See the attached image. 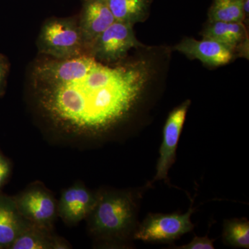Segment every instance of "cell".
<instances>
[{
	"mask_svg": "<svg viewBox=\"0 0 249 249\" xmlns=\"http://www.w3.org/2000/svg\"><path fill=\"white\" fill-rule=\"evenodd\" d=\"M145 62L109 66L89 54L36 62L31 74L36 107L53 132L86 142L127 119L148 80Z\"/></svg>",
	"mask_w": 249,
	"mask_h": 249,
	"instance_id": "obj_1",
	"label": "cell"
},
{
	"mask_svg": "<svg viewBox=\"0 0 249 249\" xmlns=\"http://www.w3.org/2000/svg\"><path fill=\"white\" fill-rule=\"evenodd\" d=\"M86 219L96 240L124 244L133 238L138 227L136 196L126 191H98L97 201Z\"/></svg>",
	"mask_w": 249,
	"mask_h": 249,
	"instance_id": "obj_2",
	"label": "cell"
},
{
	"mask_svg": "<svg viewBox=\"0 0 249 249\" xmlns=\"http://www.w3.org/2000/svg\"><path fill=\"white\" fill-rule=\"evenodd\" d=\"M41 54L66 60L88 54L77 16L46 19L37 40Z\"/></svg>",
	"mask_w": 249,
	"mask_h": 249,
	"instance_id": "obj_3",
	"label": "cell"
},
{
	"mask_svg": "<svg viewBox=\"0 0 249 249\" xmlns=\"http://www.w3.org/2000/svg\"><path fill=\"white\" fill-rule=\"evenodd\" d=\"M19 213L34 225L53 229L58 216V201L43 183H31L17 196H13Z\"/></svg>",
	"mask_w": 249,
	"mask_h": 249,
	"instance_id": "obj_4",
	"label": "cell"
},
{
	"mask_svg": "<svg viewBox=\"0 0 249 249\" xmlns=\"http://www.w3.org/2000/svg\"><path fill=\"white\" fill-rule=\"evenodd\" d=\"M133 26L115 21L93 41L88 54L107 65L124 60L131 49L142 47L136 37Z\"/></svg>",
	"mask_w": 249,
	"mask_h": 249,
	"instance_id": "obj_5",
	"label": "cell"
},
{
	"mask_svg": "<svg viewBox=\"0 0 249 249\" xmlns=\"http://www.w3.org/2000/svg\"><path fill=\"white\" fill-rule=\"evenodd\" d=\"M193 213L191 207L183 214H149L137 227L133 239L146 242H173L193 231Z\"/></svg>",
	"mask_w": 249,
	"mask_h": 249,
	"instance_id": "obj_6",
	"label": "cell"
},
{
	"mask_svg": "<svg viewBox=\"0 0 249 249\" xmlns=\"http://www.w3.org/2000/svg\"><path fill=\"white\" fill-rule=\"evenodd\" d=\"M191 101L187 100L170 113L163 132V141L160 149V158L153 181L168 179V171L175 163L176 151L187 111Z\"/></svg>",
	"mask_w": 249,
	"mask_h": 249,
	"instance_id": "obj_7",
	"label": "cell"
},
{
	"mask_svg": "<svg viewBox=\"0 0 249 249\" xmlns=\"http://www.w3.org/2000/svg\"><path fill=\"white\" fill-rule=\"evenodd\" d=\"M98 192L77 183L62 192L58 201V216L67 225L73 226L86 219L92 211Z\"/></svg>",
	"mask_w": 249,
	"mask_h": 249,
	"instance_id": "obj_8",
	"label": "cell"
},
{
	"mask_svg": "<svg viewBox=\"0 0 249 249\" xmlns=\"http://www.w3.org/2000/svg\"><path fill=\"white\" fill-rule=\"evenodd\" d=\"M78 18L87 53L93 41L116 21L106 0H83Z\"/></svg>",
	"mask_w": 249,
	"mask_h": 249,
	"instance_id": "obj_9",
	"label": "cell"
},
{
	"mask_svg": "<svg viewBox=\"0 0 249 249\" xmlns=\"http://www.w3.org/2000/svg\"><path fill=\"white\" fill-rule=\"evenodd\" d=\"M173 49L192 60L196 59L212 67L227 65L235 56V52L231 49L209 39L197 40L193 37H185Z\"/></svg>",
	"mask_w": 249,
	"mask_h": 249,
	"instance_id": "obj_10",
	"label": "cell"
},
{
	"mask_svg": "<svg viewBox=\"0 0 249 249\" xmlns=\"http://www.w3.org/2000/svg\"><path fill=\"white\" fill-rule=\"evenodd\" d=\"M71 246L65 239L55 235L53 229L28 224L10 246V249H67Z\"/></svg>",
	"mask_w": 249,
	"mask_h": 249,
	"instance_id": "obj_11",
	"label": "cell"
},
{
	"mask_svg": "<svg viewBox=\"0 0 249 249\" xmlns=\"http://www.w3.org/2000/svg\"><path fill=\"white\" fill-rule=\"evenodd\" d=\"M29 224L18 211L13 196L0 193V248L9 249Z\"/></svg>",
	"mask_w": 249,
	"mask_h": 249,
	"instance_id": "obj_12",
	"label": "cell"
},
{
	"mask_svg": "<svg viewBox=\"0 0 249 249\" xmlns=\"http://www.w3.org/2000/svg\"><path fill=\"white\" fill-rule=\"evenodd\" d=\"M202 36L203 38L219 42L234 52L248 42L247 29L242 22H209Z\"/></svg>",
	"mask_w": 249,
	"mask_h": 249,
	"instance_id": "obj_13",
	"label": "cell"
},
{
	"mask_svg": "<svg viewBox=\"0 0 249 249\" xmlns=\"http://www.w3.org/2000/svg\"><path fill=\"white\" fill-rule=\"evenodd\" d=\"M118 22L134 25L147 19L152 0H106Z\"/></svg>",
	"mask_w": 249,
	"mask_h": 249,
	"instance_id": "obj_14",
	"label": "cell"
},
{
	"mask_svg": "<svg viewBox=\"0 0 249 249\" xmlns=\"http://www.w3.org/2000/svg\"><path fill=\"white\" fill-rule=\"evenodd\" d=\"M246 18L243 0H213L209 22H243Z\"/></svg>",
	"mask_w": 249,
	"mask_h": 249,
	"instance_id": "obj_15",
	"label": "cell"
},
{
	"mask_svg": "<svg viewBox=\"0 0 249 249\" xmlns=\"http://www.w3.org/2000/svg\"><path fill=\"white\" fill-rule=\"evenodd\" d=\"M223 238L228 245L235 248H249V222L246 219L224 221Z\"/></svg>",
	"mask_w": 249,
	"mask_h": 249,
	"instance_id": "obj_16",
	"label": "cell"
},
{
	"mask_svg": "<svg viewBox=\"0 0 249 249\" xmlns=\"http://www.w3.org/2000/svg\"><path fill=\"white\" fill-rule=\"evenodd\" d=\"M213 243L214 240L209 239L208 236H205V237L196 236L191 242L187 245L179 246L175 248L178 249H214Z\"/></svg>",
	"mask_w": 249,
	"mask_h": 249,
	"instance_id": "obj_17",
	"label": "cell"
},
{
	"mask_svg": "<svg viewBox=\"0 0 249 249\" xmlns=\"http://www.w3.org/2000/svg\"><path fill=\"white\" fill-rule=\"evenodd\" d=\"M9 70V59L4 54L0 53V98L4 94Z\"/></svg>",
	"mask_w": 249,
	"mask_h": 249,
	"instance_id": "obj_18",
	"label": "cell"
},
{
	"mask_svg": "<svg viewBox=\"0 0 249 249\" xmlns=\"http://www.w3.org/2000/svg\"><path fill=\"white\" fill-rule=\"evenodd\" d=\"M11 172L10 160L0 152V188L4 186Z\"/></svg>",
	"mask_w": 249,
	"mask_h": 249,
	"instance_id": "obj_19",
	"label": "cell"
},
{
	"mask_svg": "<svg viewBox=\"0 0 249 249\" xmlns=\"http://www.w3.org/2000/svg\"><path fill=\"white\" fill-rule=\"evenodd\" d=\"M249 0H243V8L244 11H245V16L247 18V16H249Z\"/></svg>",
	"mask_w": 249,
	"mask_h": 249,
	"instance_id": "obj_20",
	"label": "cell"
},
{
	"mask_svg": "<svg viewBox=\"0 0 249 249\" xmlns=\"http://www.w3.org/2000/svg\"><path fill=\"white\" fill-rule=\"evenodd\" d=\"M0 249H1V248H0Z\"/></svg>",
	"mask_w": 249,
	"mask_h": 249,
	"instance_id": "obj_21",
	"label": "cell"
}]
</instances>
